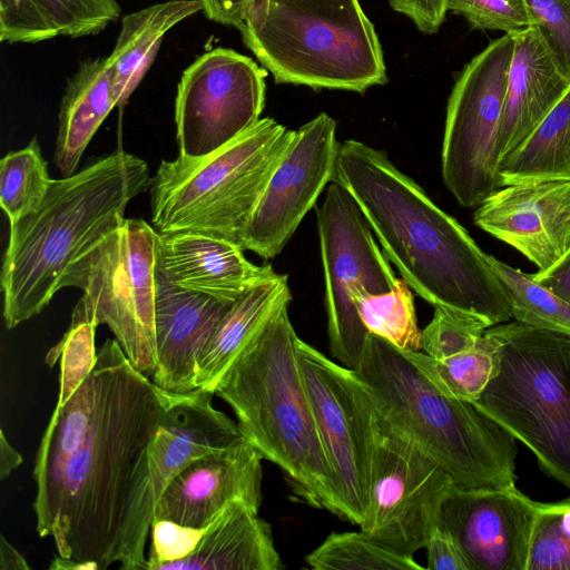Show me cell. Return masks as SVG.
Returning a JSON list of instances; mask_svg holds the SVG:
<instances>
[{
	"mask_svg": "<svg viewBox=\"0 0 570 570\" xmlns=\"http://www.w3.org/2000/svg\"><path fill=\"white\" fill-rule=\"evenodd\" d=\"M115 107L108 58L82 61L60 102L55 163L62 177L76 174L88 144Z\"/></svg>",
	"mask_w": 570,
	"mask_h": 570,
	"instance_id": "24",
	"label": "cell"
},
{
	"mask_svg": "<svg viewBox=\"0 0 570 570\" xmlns=\"http://www.w3.org/2000/svg\"><path fill=\"white\" fill-rule=\"evenodd\" d=\"M158 268L180 288L228 302L277 274L249 262L234 242L197 232L158 233Z\"/></svg>",
	"mask_w": 570,
	"mask_h": 570,
	"instance_id": "21",
	"label": "cell"
},
{
	"mask_svg": "<svg viewBox=\"0 0 570 570\" xmlns=\"http://www.w3.org/2000/svg\"><path fill=\"white\" fill-rule=\"evenodd\" d=\"M404 353L442 393L470 403L482 394L499 363L498 342L489 330L474 347L445 358L422 351Z\"/></svg>",
	"mask_w": 570,
	"mask_h": 570,
	"instance_id": "28",
	"label": "cell"
},
{
	"mask_svg": "<svg viewBox=\"0 0 570 570\" xmlns=\"http://www.w3.org/2000/svg\"><path fill=\"white\" fill-rule=\"evenodd\" d=\"M391 7L409 17L416 28L428 35L436 33L448 11L446 0H389Z\"/></svg>",
	"mask_w": 570,
	"mask_h": 570,
	"instance_id": "42",
	"label": "cell"
},
{
	"mask_svg": "<svg viewBox=\"0 0 570 570\" xmlns=\"http://www.w3.org/2000/svg\"><path fill=\"white\" fill-rule=\"evenodd\" d=\"M338 144L336 121L325 112L295 130L246 226L244 250L264 259L281 254L333 181Z\"/></svg>",
	"mask_w": 570,
	"mask_h": 570,
	"instance_id": "16",
	"label": "cell"
},
{
	"mask_svg": "<svg viewBox=\"0 0 570 570\" xmlns=\"http://www.w3.org/2000/svg\"><path fill=\"white\" fill-rule=\"evenodd\" d=\"M158 232L147 222L122 224L86 247L60 282L83 292L71 322L105 324L139 372L157 368L155 326Z\"/></svg>",
	"mask_w": 570,
	"mask_h": 570,
	"instance_id": "9",
	"label": "cell"
},
{
	"mask_svg": "<svg viewBox=\"0 0 570 570\" xmlns=\"http://www.w3.org/2000/svg\"><path fill=\"white\" fill-rule=\"evenodd\" d=\"M95 331L92 323L70 322L62 338L47 353L46 363L49 367L60 361L57 406L69 400L94 368L97 360Z\"/></svg>",
	"mask_w": 570,
	"mask_h": 570,
	"instance_id": "35",
	"label": "cell"
},
{
	"mask_svg": "<svg viewBox=\"0 0 570 570\" xmlns=\"http://www.w3.org/2000/svg\"><path fill=\"white\" fill-rule=\"evenodd\" d=\"M513 50V35L490 42L464 67L449 97L442 178L463 207H476L502 187L499 136Z\"/></svg>",
	"mask_w": 570,
	"mask_h": 570,
	"instance_id": "10",
	"label": "cell"
},
{
	"mask_svg": "<svg viewBox=\"0 0 570 570\" xmlns=\"http://www.w3.org/2000/svg\"><path fill=\"white\" fill-rule=\"evenodd\" d=\"M333 181L351 194L385 256L420 297L492 326L512 320L490 255L383 150L355 139L340 142Z\"/></svg>",
	"mask_w": 570,
	"mask_h": 570,
	"instance_id": "2",
	"label": "cell"
},
{
	"mask_svg": "<svg viewBox=\"0 0 570 570\" xmlns=\"http://www.w3.org/2000/svg\"><path fill=\"white\" fill-rule=\"evenodd\" d=\"M262 460L257 449L244 436L222 450L193 460L163 491L154 521L168 520L202 529L235 500L258 510L262 503Z\"/></svg>",
	"mask_w": 570,
	"mask_h": 570,
	"instance_id": "19",
	"label": "cell"
},
{
	"mask_svg": "<svg viewBox=\"0 0 570 570\" xmlns=\"http://www.w3.org/2000/svg\"><path fill=\"white\" fill-rule=\"evenodd\" d=\"M60 36L80 38L105 30L120 18L117 0H46Z\"/></svg>",
	"mask_w": 570,
	"mask_h": 570,
	"instance_id": "38",
	"label": "cell"
},
{
	"mask_svg": "<svg viewBox=\"0 0 570 570\" xmlns=\"http://www.w3.org/2000/svg\"><path fill=\"white\" fill-rule=\"evenodd\" d=\"M207 19L219 24L237 28L244 24L255 0H198Z\"/></svg>",
	"mask_w": 570,
	"mask_h": 570,
	"instance_id": "43",
	"label": "cell"
},
{
	"mask_svg": "<svg viewBox=\"0 0 570 570\" xmlns=\"http://www.w3.org/2000/svg\"><path fill=\"white\" fill-rule=\"evenodd\" d=\"M473 222L544 271L570 250V179L502 186Z\"/></svg>",
	"mask_w": 570,
	"mask_h": 570,
	"instance_id": "18",
	"label": "cell"
},
{
	"mask_svg": "<svg viewBox=\"0 0 570 570\" xmlns=\"http://www.w3.org/2000/svg\"><path fill=\"white\" fill-rule=\"evenodd\" d=\"M301 368L320 439L333 472L343 520L360 525L381 432L375 402L361 377L298 340Z\"/></svg>",
	"mask_w": 570,
	"mask_h": 570,
	"instance_id": "13",
	"label": "cell"
},
{
	"mask_svg": "<svg viewBox=\"0 0 570 570\" xmlns=\"http://www.w3.org/2000/svg\"><path fill=\"white\" fill-rule=\"evenodd\" d=\"M540 507L517 487H455L442 507L440 524L458 543L469 570H527Z\"/></svg>",
	"mask_w": 570,
	"mask_h": 570,
	"instance_id": "17",
	"label": "cell"
},
{
	"mask_svg": "<svg viewBox=\"0 0 570 570\" xmlns=\"http://www.w3.org/2000/svg\"><path fill=\"white\" fill-rule=\"evenodd\" d=\"M314 570H422L413 557L401 554L358 532H332L305 558Z\"/></svg>",
	"mask_w": 570,
	"mask_h": 570,
	"instance_id": "32",
	"label": "cell"
},
{
	"mask_svg": "<svg viewBox=\"0 0 570 570\" xmlns=\"http://www.w3.org/2000/svg\"><path fill=\"white\" fill-rule=\"evenodd\" d=\"M446 8L474 29L513 35L533 27L527 0H446Z\"/></svg>",
	"mask_w": 570,
	"mask_h": 570,
	"instance_id": "37",
	"label": "cell"
},
{
	"mask_svg": "<svg viewBox=\"0 0 570 570\" xmlns=\"http://www.w3.org/2000/svg\"><path fill=\"white\" fill-rule=\"evenodd\" d=\"M266 72L227 48L197 57L183 72L175 98L179 155L200 157L227 145L261 118Z\"/></svg>",
	"mask_w": 570,
	"mask_h": 570,
	"instance_id": "15",
	"label": "cell"
},
{
	"mask_svg": "<svg viewBox=\"0 0 570 570\" xmlns=\"http://www.w3.org/2000/svg\"><path fill=\"white\" fill-rule=\"evenodd\" d=\"M23 462L22 455L10 444L3 430L0 432V479L4 480Z\"/></svg>",
	"mask_w": 570,
	"mask_h": 570,
	"instance_id": "45",
	"label": "cell"
},
{
	"mask_svg": "<svg viewBox=\"0 0 570 570\" xmlns=\"http://www.w3.org/2000/svg\"><path fill=\"white\" fill-rule=\"evenodd\" d=\"M532 275L538 283L570 303V250L551 267Z\"/></svg>",
	"mask_w": 570,
	"mask_h": 570,
	"instance_id": "44",
	"label": "cell"
},
{
	"mask_svg": "<svg viewBox=\"0 0 570 570\" xmlns=\"http://www.w3.org/2000/svg\"><path fill=\"white\" fill-rule=\"evenodd\" d=\"M325 191L316 217L330 353L337 363L354 370L370 333L353 294L387 293L397 277L351 194L336 181H331Z\"/></svg>",
	"mask_w": 570,
	"mask_h": 570,
	"instance_id": "11",
	"label": "cell"
},
{
	"mask_svg": "<svg viewBox=\"0 0 570 570\" xmlns=\"http://www.w3.org/2000/svg\"><path fill=\"white\" fill-rule=\"evenodd\" d=\"M284 564L271 525L244 501L230 502L207 527L194 551L161 570H279Z\"/></svg>",
	"mask_w": 570,
	"mask_h": 570,
	"instance_id": "23",
	"label": "cell"
},
{
	"mask_svg": "<svg viewBox=\"0 0 570 570\" xmlns=\"http://www.w3.org/2000/svg\"><path fill=\"white\" fill-rule=\"evenodd\" d=\"M202 10L198 0H167L125 14L108 58L116 107H122L153 65L165 35Z\"/></svg>",
	"mask_w": 570,
	"mask_h": 570,
	"instance_id": "25",
	"label": "cell"
},
{
	"mask_svg": "<svg viewBox=\"0 0 570 570\" xmlns=\"http://www.w3.org/2000/svg\"><path fill=\"white\" fill-rule=\"evenodd\" d=\"M492 325L483 317L445 305H434L433 316L421 330V351L445 358L474 347Z\"/></svg>",
	"mask_w": 570,
	"mask_h": 570,
	"instance_id": "33",
	"label": "cell"
},
{
	"mask_svg": "<svg viewBox=\"0 0 570 570\" xmlns=\"http://www.w3.org/2000/svg\"><path fill=\"white\" fill-rule=\"evenodd\" d=\"M155 326L157 368L153 382L170 393L197 390V365L233 303L180 288L157 267Z\"/></svg>",
	"mask_w": 570,
	"mask_h": 570,
	"instance_id": "20",
	"label": "cell"
},
{
	"mask_svg": "<svg viewBox=\"0 0 570 570\" xmlns=\"http://www.w3.org/2000/svg\"><path fill=\"white\" fill-rule=\"evenodd\" d=\"M488 330L498 342L499 363L472 404L570 489V335L514 320Z\"/></svg>",
	"mask_w": 570,
	"mask_h": 570,
	"instance_id": "8",
	"label": "cell"
},
{
	"mask_svg": "<svg viewBox=\"0 0 570 570\" xmlns=\"http://www.w3.org/2000/svg\"><path fill=\"white\" fill-rule=\"evenodd\" d=\"M499 174L502 186L570 179V89L500 163Z\"/></svg>",
	"mask_w": 570,
	"mask_h": 570,
	"instance_id": "27",
	"label": "cell"
},
{
	"mask_svg": "<svg viewBox=\"0 0 570 570\" xmlns=\"http://www.w3.org/2000/svg\"><path fill=\"white\" fill-rule=\"evenodd\" d=\"M381 424L360 529L377 543L413 557L440 523L442 507L456 485L441 465L382 417Z\"/></svg>",
	"mask_w": 570,
	"mask_h": 570,
	"instance_id": "14",
	"label": "cell"
},
{
	"mask_svg": "<svg viewBox=\"0 0 570 570\" xmlns=\"http://www.w3.org/2000/svg\"><path fill=\"white\" fill-rule=\"evenodd\" d=\"M430 570H469L458 543L440 523L430 532L425 547Z\"/></svg>",
	"mask_w": 570,
	"mask_h": 570,
	"instance_id": "41",
	"label": "cell"
},
{
	"mask_svg": "<svg viewBox=\"0 0 570 570\" xmlns=\"http://www.w3.org/2000/svg\"><path fill=\"white\" fill-rule=\"evenodd\" d=\"M353 302L368 333L389 341L404 352L421 351V330L414 298L403 278H397L395 287L387 293L356 292Z\"/></svg>",
	"mask_w": 570,
	"mask_h": 570,
	"instance_id": "30",
	"label": "cell"
},
{
	"mask_svg": "<svg viewBox=\"0 0 570 570\" xmlns=\"http://www.w3.org/2000/svg\"><path fill=\"white\" fill-rule=\"evenodd\" d=\"M60 36L46 0H0V40L37 43Z\"/></svg>",
	"mask_w": 570,
	"mask_h": 570,
	"instance_id": "36",
	"label": "cell"
},
{
	"mask_svg": "<svg viewBox=\"0 0 570 570\" xmlns=\"http://www.w3.org/2000/svg\"><path fill=\"white\" fill-rule=\"evenodd\" d=\"M291 301L288 276L278 273L236 299L220 321L197 365L196 387L212 392L240 350L281 305Z\"/></svg>",
	"mask_w": 570,
	"mask_h": 570,
	"instance_id": "26",
	"label": "cell"
},
{
	"mask_svg": "<svg viewBox=\"0 0 570 570\" xmlns=\"http://www.w3.org/2000/svg\"><path fill=\"white\" fill-rule=\"evenodd\" d=\"M294 132L265 117L208 155L163 160L148 189L154 228L159 234H209L240 246Z\"/></svg>",
	"mask_w": 570,
	"mask_h": 570,
	"instance_id": "7",
	"label": "cell"
},
{
	"mask_svg": "<svg viewBox=\"0 0 570 570\" xmlns=\"http://www.w3.org/2000/svg\"><path fill=\"white\" fill-rule=\"evenodd\" d=\"M491 266L505 288L512 320L570 335V303L527 274L490 255Z\"/></svg>",
	"mask_w": 570,
	"mask_h": 570,
	"instance_id": "29",
	"label": "cell"
},
{
	"mask_svg": "<svg viewBox=\"0 0 570 570\" xmlns=\"http://www.w3.org/2000/svg\"><path fill=\"white\" fill-rule=\"evenodd\" d=\"M214 393H170L165 413L131 476L116 553L121 570H148L146 541L156 504L171 479L193 460L222 450L243 435L236 422L213 406Z\"/></svg>",
	"mask_w": 570,
	"mask_h": 570,
	"instance_id": "12",
	"label": "cell"
},
{
	"mask_svg": "<svg viewBox=\"0 0 570 570\" xmlns=\"http://www.w3.org/2000/svg\"><path fill=\"white\" fill-rule=\"evenodd\" d=\"M52 180L36 137L22 149L7 154L0 163V205L9 224L35 212Z\"/></svg>",
	"mask_w": 570,
	"mask_h": 570,
	"instance_id": "31",
	"label": "cell"
},
{
	"mask_svg": "<svg viewBox=\"0 0 570 570\" xmlns=\"http://www.w3.org/2000/svg\"><path fill=\"white\" fill-rule=\"evenodd\" d=\"M281 305L212 392L234 411L242 435L283 472L293 494L343 519V508L305 386L298 340Z\"/></svg>",
	"mask_w": 570,
	"mask_h": 570,
	"instance_id": "4",
	"label": "cell"
},
{
	"mask_svg": "<svg viewBox=\"0 0 570 570\" xmlns=\"http://www.w3.org/2000/svg\"><path fill=\"white\" fill-rule=\"evenodd\" d=\"M0 569L27 570L30 569L22 554L1 534L0 535Z\"/></svg>",
	"mask_w": 570,
	"mask_h": 570,
	"instance_id": "46",
	"label": "cell"
},
{
	"mask_svg": "<svg viewBox=\"0 0 570 570\" xmlns=\"http://www.w3.org/2000/svg\"><path fill=\"white\" fill-rule=\"evenodd\" d=\"M504 110L499 136L500 163L539 126L570 89L538 28L513 33Z\"/></svg>",
	"mask_w": 570,
	"mask_h": 570,
	"instance_id": "22",
	"label": "cell"
},
{
	"mask_svg": "<svg viewBox=\"0 0 570 570\" xmlns=\"http://www.w3.org/2000/svg\"><path fill=\"white\" fill-rule=\"evenodd\" d=\"M527 3L533 27L570 80V0H527Z\"/></svg>",
	"mask_w": 570,
	"mask_h": 570,
	"instance_id": "39",
	"label": "cell"
},
{
	"mask_svg": "<svg viewBox=\"0 0 570 570\" xmlns=\"http://www.w3.org/2000/svg\"><path fill=\"white\" fill-rule=\"evenodd\" d=\"M150 178L144 159L119 149L53 179L40 206L10 224L0 276L8 330L49 304L72 262L122 224L128 204L149 189Z\"/></svg>",
	"mask_w": 570,
	"mask_h": 570,
	"instance_id": "3",
	"label": "cell"
},
{
	"mask_svg": "<svg viewBox=\"0 0 570 570\" xmlns=\"http://www.w3.org/2000/svg\"><path fill=\"white\" fill-rule=\"evenodd\" d=\"M239 31L277 83L364 92L387 81L358 0H255Z\"/></svg>",
	"mask_w": 570,
	"mask_h": 570,
	"instance_id": "6",
	"label": "cell"
},
{
	"mask_svg": "<svg viewBox=\"0 0 570 570\" xmlns=\"http://www.w3.org/2000/svg\"><path fill=\"white\" fill-rule=\"evenodd\" d=\"M527 570H570V498L541 502Z\"/></svg>",
	"mask_w": 570,
	"mask_h": 570,
	"instance_id": "34",
	"label": "cell"
},
{
	"mask_svg": "<svg viewBox=\"0 0 570 570\" xmlns=\"http://www.w3.org/2000/svg\"><path fill=\"white\" fill-rule=\"evenodd\" d=\"M356 374L382 420L461 489L515 487V438L472 403L442 393L389 341L370 333Z\"/></svg>",
	"mask_w": 570,
	"mask_h": 570,
	"instance_id": "5",
	"label": "cell"
},
{
	"mask_svg": "<svg viewBox=\"0 0 570 570\" xmlns=\"http://www.w3.org/2000/svg\"><path fill=\"white\" fill-rule=\"evenodd\" d=\"M150 530L148 570H161L164 564L189 556L199 542L205 528L198 529L168 520H156Z\"/></svg>",
	"mask_w": 570,
	"mask_h": 570,
	"instance_id": "40",
	"label": "cell"
},
{
	"mask_svg": "<svg viewBox=\"0 0 570 570\" xmlns=\"http://www.w3.org/2000/svg\"><path fill=\"white\" fill-rule=\"evenodd\" d=\"M169 397L108 338L83 383L55 407L35 460L33 511L59 557L90 570L116 563L131 476Z\"/></svg>",
	"mask_w": 570,
	"mask_h": 570,
	"instance_id": "1",
	"label": "cell"
}]
</instances>
